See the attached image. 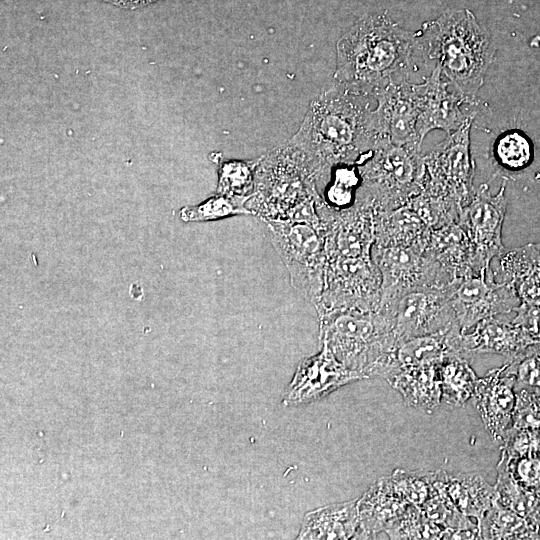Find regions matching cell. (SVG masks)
<instances>
[{"label":"cell","mask_w":540,"mask_h":540,"mask_svg":"<svg viewBox=\"0 0 540 540\" xmlns=\"http://www.w3.org/2000/svg\"><path fill=\"white\" fill-rule=\"evenodd\" d=\"M375 114L383 137L395 145L417 144L419 115L416 84L404 80L388 85L374 95Z\"/></svg>","instance_id":"obj_16"},{"label":"cell","mask_w":540,"mask_h":540,"mask_svg":"<svg viewBox=\"0 0 540 540\" xmlns=\"http://www.w3.org/2000/svg\"><path fill=\"white\" fill-rule=\"evenodd\" d=\"M390 478L408 503L417 507H421L435 492V471L397 469Z\"/></svg>","instance_id":"obj_34"},{"label":"cell","mask_w":540,"mask_h":540,"mask_svg":"<svg viewBox=\"0 0 540 540\" xmlns=\"http://www.w3.org/2000/svg\"><path fill=\"white\" fill-rule=\"evenodd\" d=\"M258 220L283 260L292 287L316 308L324 288L326 255L323 231L301 221Z\"/></svg>","instance_id":"obj_7"},{"label":"cell","mask_w":540,"mask_h":540,"mask_svg":"<svg viewBox=\"0 0 540 540\" xmlns=\"http://www.w3.org/2000/svg\"><path fill=\"white\" fill-rule=\"evenodd\" d=\"M415 53V33L386 14L366 15L336 44L335 84L373 98L388 85L409 80Z\"/></svg>","instance_id":"obj_2"},{"label":"cell","mask_w":540,"mask_h":540,"mask_svg":"<svg viewBox=\"0 0 540 540\" xmlns=\"http://www.w3.org/2000/svg\"><path fill=\"white\" fill-rule=\"evenodd\" d=\"M495 503L526 519L540 537V492L527 491L512 481L507 472L496 467Z\"/></svg>","instance_id":"obj_26"},{"label":"cell","mask_w":540,"mask_h":540,"mask_svg":"<svg viewBox=\"0 0 540 540\" xmlns=\"http://www.w3.org/2000/svg\"><path fill=\"white\" fill-rule=\"evenodd\" d=\"M512 321L530 337L540 340V306L521 302L514 310Z\"/></svg>","instance_id":"obj_36"},{"label":"cell","mask_w":540,"mask_h":540,"mask_svg":"<svg viewBox=\"0 0 540 540\" xmlns=\"http://www.w3.org/2000/svg\"><path fill=\"white\" fill-rule=\"evenodd\" d=\"M493 155L502 168L520 171L533 161V144L523 131L508 130L497 137L493 146Z\"/></svg>","instance_id":"obj_29"},{"label":"cell","mask_w":540,"mask_h":540,"mask_svg":"<svg viewBox=\"0 0 540 540\" xmlns=\"http://www.w3.org/2000/svg\"><path fill=\"white\" fill-rule=\"evenodd\" d=\"M358 168L362 182L356 198L372 202L378 212L396 209L421 191L424 161L417 144L386 142Z\"/></svg>","instance_id":"obj_6"},{"label":"cell","mask_w":540,"mask_h":540,"mask_svg":"<svg viewBox=\"0 0 540 540\" xmlns=\"http://www.w3.org/2000/svg\"><path fill=\"white\" fill-rule=\"evenodd\" d=\"M372 259L381 274L380 307L398 296L423 288L447 289L455 280L417 246L377 245Z\"/></svg>","instance_id":"obj_9"},{"label":"cell","mask_w":540,"mask_h":540,"mask_svg":"<svg viewBox=\"0 0 540 540\" xmlns=\"http://www.w3.org/2000/svg\"><path fill=\"white\" fill-rule=\"evenodd\" d=\"M425 254L436 261L455 281L480 274L476 267L473 245L458 222L432 229Z\"/></svg>","instance_id":"obj_21"},{"label":"cell","mask_w":540,"mask_h":540,"mask_svg":"<svg viewBox=\"0 0 540 540\" xmlns=\"http://www.w3.org/2000/svg\"><path fill=\"white\" fill-rule=\"evenodd\" d=\"M497 259L494 280L510 284L521 302L540 306V243L505 250Z\"/></svg>","instance_id":"obj_18"},{"label":"cell","mask_w":540,"mask_h":540,"mask_svg":"<svg viewBox=\"0 0 540 540\" xmlns=\"http://www.w3.org/2000/svg\"><path fill=\"white\" fill-rule=\"evenodd\" d=\"M416 52L435 61L448 81L472 103L494 56L488 33L467 9L449 11L415 32Z\"/></svg>","instance_id":"obj_3"},{"label":"cell","mask_w":540,"mask_h":540,"mask_svg":"<svg viewBox=\"0 0 540 540\" xmlns=\"http://www.w3.org/2000/svg\"><path fill=\"white\" fill-rule=\"evenodd\" d=\"M359 526L358 500H351L324 506L307 513L297 538H357Z\"/></svg>","instance_id":"obj_23"},{"label":"cell","mask_w":540,"mask_h":540,"mask_svg":"<svg viewBox=\"0 0 540 540\" xmlns=\"http://www.w3.org/2000/svg\"><path fill=\"white\" fill-rule=\"evenodd\" d=\"M249 198L215 193L197 205L183 207L179 212L180 219L184 222H206L235 215H252L246 207Z\"/></svg>","instance_id":"obj_28"},{"label":"cell","mask_w":540,"mask_h":540,"mask_svg":"<svg viewBox=\"0 0 540 540\" xmlns=\"http://www.w3.org/2000/svg\"><path fill=\"white\" fill-rule=\"evenodd\" d=\"M372 100L334 84L310 104L288 142L302 151L318 182L334 166L359 165L389 142L380 131Z\"/></svg>","instance_id":"obj_1"},{"label":"cell","mask_w":540,"mask_h":540,"mask_svg":"<svg viewBox=\"0 0 540 540\" xmlns=\"http://www.w3.org/2000/svg\"><path fill=\"white\" fill-rule=\"evenodd\" d=\"M411 504L391 478H382L358 500L360 526L357 538H372L386 531Z\"/></svg>","instance_id":"obj_19"},{"label":"cell","mask_w":540,"mask_h":540,"mask_svg":"<svg viewBox=\"0 0 540 540\" xmlns=\"http://www.w3.org/2000/svg\"><path fill=\"white\" fill-rule=\"evenodd\" d=\"M442 360L397 366L384 379L402 395L407 406L431 414L442 398L439 374Z\"/></svg>","instance_id":"obj_20"},{"label":"cell","mask_w":540,"mask_h":540,"mask_svg":"<svg viewBox=\"0 0 540 540\" xmlns=\"http://www.w3.org/2000/svg\"><path fill=\"white\" fill-rule=\"evenodd\" d=\"M468 359L449 352L439 368L442 399L449 405L463 406L473 395L477 375Z\"/></svg>","instance_id":"obj_25"},{"label":"cell","mask_w":540,"mask_h":540,"mask_svg":"<svg viewBox=\"0 0 540 540\" xmlns=\"http://www.w3.org/2000/svg\"><path fill=\"white\" fill-rule=\"evenodd\" d=\"M507 315L484 319L465 333L457 328L450 330L448 341L451 349L469 361L478 354L486 353L503 355L508 360L538 341Z\"/></svg>","instance_id":"obj_13"},{"label":"cell","mask_w":540,"mask_h":540,"mask_svg":"<svg viewBox=\"0 0 540 540\" xmlns=\"http://www.w3.org/2000/svg\"><path fill=\"white\" fill-rule=\"evenodd\" d=\"M474 115L461 127L447 134L429 153L423 155L422 190L456 202L461 207L473 193L474 162L470 152V129Z\"/></svg>","instance_id":"obj_8"},{"label":"cell","mask_w":540,"mask_h":540,"mask_svg":"<svg viewBox=\"0 0 540 540\" xmlns=\"http://www.w3.org/2000/svg\"><path fill=\"white\" fill-rule=\"evenodd\" d=\"M447 289L408 291L380 307L392 319L399 343L459 328Z\"/></svg>","instance_id":"obj_10"},{"label":"cell","mask_w":540,"mask_h":540,"mask_svg":"<svg viewBox=\"0 0 540 540\" xmlns=\"http://www.w3.org/2000/svg\"><path fill=\"white\" fill-rule=\"evenodd\" d=\"M358 165L340 164L331 169V180L322 198L334 210H344L356 202L357 191L361 186Z\"/></svg>","instance_id":"obj_30"},{"label":"cell","mask_w":540,"mask_h":540,"mask_svg":"<svg viewBox=\"0 0 540 540\" xmlns=\"http://www.w3.org/2000/svg\"><path fill=\"white\" fill-rule=\"evenodd\" d=\"M512 427L540 430V392L518 390Z\"/></svg>","instance_id":"obj_35"},{"label":"cell","mask_w":540,"mask_h":540,"mask_svg":"<svg viewBox=\"0 0 540 540\" xmlns=\"http://www.w3.org/2000/svg\"><path fill=\"white\" fill-rule=\"evenodd\" d=\"M125 8H136L147 5L155 0H103Z\"/></svg>","instance_id":"obj_37"},{"label":"cell","mask_w":540,"mask_h":540,"mask_svg":"<svg viewBox=\"0 0 540 540\" xmlns=\"http://www.w3.org/2000/svg\"><path fill=\"white\" fill-rule=\"evenodd\" d=\"M323 201L305 155L288 142L258 160L246 207L258 219L301 221L322 229L318 206Z\"/></svg>","instance_id":"obj_4"},{"label":"cell","mask_w":540,"mask_h":540,"mask_svg":"<svg viewBox=\"0 0 540 540\" xmlns=\"http://www.w3.org/2000/svg\"><path fill=\"white\" fill-rule=\"evenodd\" d=\"M256 161L228 160L219 165L216 193L250 197L254 191Z\"/></svg>","instance_id":"obj_31"},{"label":"cell","mask_w":540,"mask_h":540,"mask_svg":"<svg viewBox=\"0 0 540 540\" xmlns=\"http://www.w3.org/2000/svg\"><path fill=\"white\" fill-rule=\"evenodd\" d=\"M506 365L515 378V391L540 392V340L508 359Z\"/></svg>","instance_id":"obj_32"},{"label":"cell","mask_w":540,"mask_h":540,"mask_svg":"<svg viewBox=\"0 0 540 540\" xmlns=\"http://www.w3.org/2000/svg\"><path fill=\"white\" fill-rule=\"evenodd\" d=\"M497 465L501 466L521 488L540 492V452L520 455H507L501 452Z\"/></svg>","instance_id":"obj_33"},{"label":"cell","mask_w":540,"mask_h":540,"mask_svg":"<svg viewBox=\"0 0 540 540\" xmlns=\"http://www.w3.org/2000/svg\"><path fill=\"white\" fill-rule=\"evenodd\" d=\"M442 75L441 69L434 66L429 77L416 84L419 106L417 135L421 144L430 131L440 129L449 134L474 115L463 111L464 104L472 102L457 89L450 91Z\"/></svg>","instance_id":"obj_14"},{"label":"cell","mask_w":540,"mask_h":540,"mask_svg":"<svg viewBox=\"0 0 540 540\" xmlns=\"http://www.w3.org/2000/svg\"><path fill=\"white\" fill-rule=\"evenodd\" d=\"M320 339L346 368L364 378L386 373L400 344L392 319L377 310L344 309L319 317Z\"/></svg>","instance_id":"obj_5"},{"label":"cell","mask_w":540,"mask_h":540,"mask_svg":"<svg viewBox=\"0 0 540 540\" xmlns=\"http://www.w3.org/2000/svg\"><path fill=\"white\" fill-rule=\"evenodd\" d=\"M515 378L506 363L478 378L473 403L491 438L501 444L512 427L516 405Z\"/></svg>","instance_id":"obj_17"},{"label":"cell","mask_w":540,"mask_h":540,"mask_svg":"<svg viewBox=\"0 0 540 540\" xmlns=\"http://www.w3.org/2000/svg\"><path fill=\"white\" fill-rule=\"evenodd\" d=\"M448 293L462 333L484 319L514 312L521 303L510 284L494 280L492 269L486 275L473 274L456 280Z\"/></svg>","instance_id":"obj_12"},{"label":"cell","mask_w":540,"mask_h":540,"mask_svg":"<svg viewBox=\"0 0 540 540\" xmlns=\"http://www.w3.org/2000/svg\"><path fill=\"white\" fill-rule=\"evenodd\" d=\"M506 181L492 195L486 183L481 184L467 204L461 207L458 223L470 239L474 252L477 271L480 274L491 272L494 258L504 251L502 227L506 212Z\"/></svg>","instance_id":"obj_11"},{"label":"cell","mask_w":540,"mask_h":540,"mask_svg":"<svg viewBox=\"0 0 540 540\" xmlns=\"http://www.w3.org/2000/svg\"><path fill=\"white\" fill-rule=\"evenodd\" d=\"M478 525L480 539H540L526 519L495 502Z\"/></svg>","instance_id":"obj_27"},{"label":"cell","mask_w":540,"mask_h":540,"mask_svg":"<svg viewBox=\"0 0 540 540\" xmlns=\"http://www.w3.org/2000/svg\"><path fill=\"white\" fill-rule=\"evenodd\" d=\"M431 229L408 204L387 212H377L375 242L377 245L417 246L426 249Z\"/></svg>","instance_id":"obj_24"},{"label":"cell","mask_w":540,"mask_h":540,"mask_svg":"<svg viewBox=\"0 0 540 540\" xmlns=\"http://www.w3.org/2000/svg\"><path fill=\"white\" fill-rule=\"evenodd\" d=\"M364 377L341 364L324 346L300 362L283 403L297 406L321 400L336 389Z\"/></svg>","instance_id":"obj_15"},{"label":"cell","mask_w":540,"mask_h":540,"mask_svg":"<svg viewBox=\"0 0 540 540\" xmlns=\"http://www.w3.org/2000/svg\"><path fill=\"white\" fill-rule=\"evenodd\" d=\"M434 486L443 491L455 508L477 522L493 505L495 486L477 473L435 471Z\"/></svg>","instance_id":"obj_22"}]
</instances>
